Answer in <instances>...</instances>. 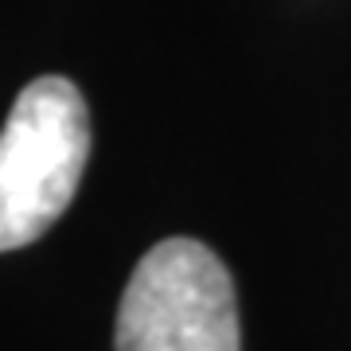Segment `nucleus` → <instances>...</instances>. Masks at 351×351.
Masks as SVG:
<instances>
[{"label":"nucleus","instance_id":"1","mask_svg":"<svg viewBox=\"0 0 351 351\" xmlns=\"http://www.w3.org/2000/svg\"><path fill=\"white\" fill-rule=\"evenodd\" d=\"M90 156V110L63 75L27 82L0 129V254L47 234Z\"/></svg>","mask_w":351,"mask_h":351},{"label":"nucleus","instance_id":"2","mask_svg":"<svg viewBox=\"0 0 351 351\" xmlns=\"http://www.w3.org/2000/svg\"><path fill=\"white\" fill-rule=\"evenodd\" d=\"M113 351H239L234 285L215 250L156 242L121 293Z\"/></svg>","mask_w":351,"mask_h":351}]
</instances>
